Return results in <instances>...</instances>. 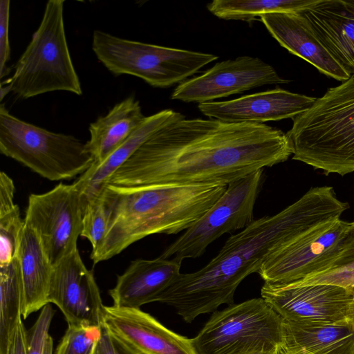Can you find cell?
Instances as JSON below:
<instances>
[{"instance_id": "cell-21", "label": "cell", "mask_w": 354, "mask_h": 354, "mask_svg": "<svg viewBox=\"0 0 354 354\" xmlns=\"http://www.w3.org/2000/svg\"><path fill=\"white\" fill-rule=\"evenodd\" d=\"M24 286L23 319L48 304L54 270L37 233L25 223L17 255Z\"/></svg>"}, {"instance_id": "cell-30", "label": "cell", "mask_w": 354, "mask_h": 354, "mask_svg": "<svg viewBox=\"0 0 354 354\" xmlns=\"http://www.w3.org/2000/svg\"><path fill=\"white\" fill-rule=\"evenodd\" d=\"M53 315L50 304L42 308L35 323L27 332V354H44Z\"/></svg>"}, {"instance_id": "cell-16", "label": "cell", "mask_w": 354, "mask_h": 354, "mask_svg": "<svg viewBox=\"0 0 354 354\" xmlns=\"http://www.w3.org/2000/svg\"><path fill=\"white\" fill-rule=\"evenodd\" d=\"M316 97L281 88L220 102L198 104V110L210 119L230 123H258L293 119L308 110Z\"/></svg>"}, {"instance_id": "cell-23", "label": "cell", "mask_w": 354, "mask_h": 354, "mask_svg": "<svg viewBox=\"0 0 354 354\" xmlns=\"http://www.w3.org/2000/svg\"><path fill=\"white\" fill-rule=\"evenodd\" d=\"M283 344L313 354H354V325L348 319L333 323L285 322Z\"/></svg>"}, {"instance_id": "cell-5", "label": "cell", "mask_w": 354, "mask_h": 354, "mask_svg": "<svg viewBox=\"0 0 354 354\" xmlns=\"http://www.w3.org/2000/svg\"><path fill=\"white\" fill-rule=\"evenodd\" d=\"M64 3H46L40 25L15 64L12 76L2 82L19 98L56 91L82 94L67 44Z\"/></svg>"}, {"instance_id": "cell-3", "label": "cell", "mask_w": 354, "mask_h": 354, "mask_svg": "<svg viewBox=\"0 0 354 354\" xmlns=\"http://www.w3.org/2000/svg\"><path fill=\"white\" fill-rule=\"evenodd\" d=\"M227 187L223 183L105 185L102 194L107 210V229L100 245L91 251V260L96 264L111 259L149 235L185 231Z\"/></svg>"}, {"instance_id": "cell-33", "label": "cell", "mask_w": 354, "mask_h": 354, "mask_svg": "<svg viewBox=\"0 0 354 354\" xmlns=\"http://www.w3.org/2000/svg\"><path fill=\"white\" fill-rule=\"evenodd\" d=\"M15 187L12 178L5 172L0 174V214L12 209Z\"/></svg>"}, {"instance_id": "cell-11", "label": "cell", "mask_w": 354, "mask_h": 354, "mask_svg": "<svg viewBox=\"0 0 354 354\" xmlns=\"http://www.w3.org/2000/svg\"><path fill=\"white\" fill-rule=\"evenodd\" d=\"M350 223H326L270 252L258 274L264 283L286 284L328 270L339 254Z\"/></svg>"}, {"instance_id": "cell-10", "label": "cell", "mask_w": 354, "mask_h": 354, "mask_svg": "<svg viewBox=\"0 0 354 354\" xmlns=\"http://www.w3.org/2000/svg\"><path fill=\"white\" fill-rule=\"evenodd\" d=\"M86 204L74 183H61L45 193L29 196L25 223L37 233L53 266L78 249Z\"/></svg>"}, {"instance_id": "cell-29", "label": "cell", "mask_w": 354, "mask_h": 354, "mask_svg": "<svg viewBox=\"0 0 354 354\" xmlns=\"http://www.w3.org/2000/svg\"><path fill=\"white\" fill-rule=\"evenodd\" d=\"M107 210L101 194L89 199L86 205L81 236L86 238L95 251L102 243L107 229Z\"/></svg>"}, {"instance_id": "cell-7", "label": "cell", "mask_w": 354, "mask_h": 354, "mask_svg": "<svg viewBox=\"0 0 354 354\" xmlns=\"http://www.w3.org/2000/svg\"><path fill=\"white\" fill-rule=\"evenodd\" d=\"M92 49L113 75H130L156 88L182 83L218 57L189 50L132 41L95 30Z\"/></svg>"}, {"instance_id": "cell-1", "label": "cell", "mask_w": 354, "mask_h": 354, "mask_svg": "<svg viewBox=\"0 0 354 354\" xmlns=\"http://www.w3.org/2000/svg\"><path fill=\"white\" fill-rule=\"evenodd\" d=\"M291 155L287 134L267 124L184 117L152 134L105 185H228Z\"/></svg>"}, {"instance_id": "cell-25", "label": "cell", "mask_w": 354, "mask_h": 354, "mask_svg": "<svg viewBox=\"0 0 354 354\" xmlns=\"http://www.w3.org/2000/svg\"><path fill=\"white\" fill-rule=\"evenodd\" d=\"M317 0H214L207 5L208 10L225 20L250 23L271 12H301Z\"/></svg>"}, {"instance_id": "cell-22", "label": "cell", "mask_w": 354, "mask_h": 354, "mask_svg": "<svg viewBox=\"0 0 354 354\" xmlns=\"http://www.w3.org/2000/svg\"><path fill=\"white\" fill-rule=\"evenodd\" d=\"M146 116L140 102L131 95L90 124V139L86 142L95 163L104 160L138 129Z\"/></svg>"}, {"instance_id": "cell-35", "label": "cell", "mask_w": 354, "mask_h": 354, "mask_svg": "<svg viewBox=\"0 0 354 354\" xmlns=\"http://www.w3.org/2000/svg\"><path fill=\"white\" fill-rule=\"evenodd\" d=\"M276 354H313V353H309L307 351L302 349V348L293 347V346H289L286 344H283L277 348Z\"/></svg>"}, {"instance_id": "cell-34", "label": "cell", "mask_w": 354, "mask_h": 354, "mask_svg": "<svg viewBox=\"0 0 354 354\" xmlns=\"http://www.w3.org/2000/svg\"><path fill=\"white\" fill-rule=\"evenodd\" d=\"M6 354H27V331L22 319L10 337Z\"/></svg>"}, {"instance_id": "cell-31", "label": "cell", "mask_w": 354, "mask_h": 354, "mask_svg": "<svg viewBox=\"0 0 354 354\" xmlns=\"http://www.w3.org/2000/svg\"><path fill=\"white\" fill-rule=\"evenodd\" d=\"M10 1H0V77L2 79L10 74L11 68L8 66L10 58L9 41V21Z\"/></svg>"}, {"instance_id": "cell-4", "label": "cell", "mask_w": 354, "mask_h": 354, "mask_svg": "<svg viewBox=\"0 0 354 354\" xmlns=\"http://www.w3.org/2000/svg\"><path fill=\"white\" fill-rule=\"evenodd\" d=\"M292 159L326 174L354 171V75L292 119Z\"/></svg>"}, {"instance_id": "cell-32", "label": "cell", "mask_w": 354, "mask_h": 354, "mask_svg": "<svg viewBox=\"0 0 354 354\" xmlns=\"http://www.w3.org/2000/svg\"><path fill=\"white\" fill-rule=\"evenodd\" d=\"M93 354H139L113 338L102 326V335Z\"/></svg>"}, {"instance_id": "cell-18", "label": "cell", "mask_w": 354, "mask_h": 354, "mask_svg": "<svg viewBox=\"0 0 354 354\" xmlns=\"http://www.w3.org/2000/svg\"><path fill=\"white\" fill-rule=\"evenodd\" d=\"M301 12L332 57L354 75V0H317Z\"/></svg>"}, {"instance_id": "cell-36", "label": "cell", "mask_w": 354, "mask_h": 354, "mask_svg": "<svg viewBox=\"0 0 354 354\" xmlns=\"http://www.w3.org/2000/svg\"><path fill=\"white\" fill-rule=\"evenodd\" d=\"M277 349H267V348H249L238 352L232 353L230 354H276Z\"/></svg>"}, {"instance_id": "cell-6", "label": "cell", "mask_w": 354, "mask_h": 354, "mask_svg": "<svg viewBox=\"0 0 354 354\" xmlns=\"http://www.w3.org/2000/svg\"><path fill=\"white\" fill-rule=\"evenodd\" d=\"M0 152L51 180L73 178L94 162L86 143L26 122L0 106Z\"/></svg>"}, {"instance_id": "cell-37", "label": "cell", "mask_w": 354, "mask_h": 354, "mask_svg": "<svg viewBox=\"0 0 354 354\" xmlns=\"http://www.w3.org/2000/svg\"><path fill=\"white\" fill-rule=\"evenodd\" d=\"M347 319L354 325V297L349 306Z\"/></svg>"}, {"instance_id": "cell-20", "label": "cell", "mask_w": 354, "mask_h": 354, "mask_svg": "<svg viewBox=\"0 0 354 354\" xmlns=\"http://www.w3.org/2000/svg\"><path fill=\"white\" fill-rule=\"evenodd\" d=\"M185 116L172 109H164L146 116L131 136L101 162H93L74 183L89 199L100 196L108 178L156 131L167 123Z\"/></svg>"}, {"instance_id": "cell-14", "label": "cell", "mask_w": 354, "mask_h": 354, "mask_svg": "<svg viewBox=\"0 0 354 354\" xmlns=\"http://www.w3.org/2000/svg\"><path fill=\"white\" fill-rule=\"evenodd\" d=\"M48 301L59 308L68 326H102L105 306L78 249L54 266Z\"/></svg>"}, {"instance_id": "cell-2", "label": "cell", "mask_w": 354, "mask_h": 354, "mask_svg": "<svg viewBox=\"0 0 354 354\" xmlns=\"http://www.w3.org/2000/svg\"><path fill=\"white\" fill-rule=\"evenodd\" d=\"M342 214V205L330 187H313L279 213L254 220L230 236L206 266L180 273L156 301L171 306L189 323L200 315L216 312L222 304L232 305L239 284L258 272L270 252Z\"/></svg>"}, {"instance_id": "cell-17", "label": "cell", "mask_w": 354, "mask_h": 354, "mask_svg": "<svg viewBox=\"0 0 354 354\" xmlns=\"http://www.w3.org/2000/svg\"><path fill=\"white\" fill-rule=\"evenodd\" d=\"M259 20L282 47L322 73L342 82L351 77L316 37L302 12H271Z\"/></svg>"}, {"instance_id": "cell-19", "label": "cell", "mask_w": 354, "mask_h": 354, "mask_svg": "<svg viewBox=\"0 0 354 354\" xmlns=\"http://www.w3.org/2000/svg\"><path fill=\"white\" fill-rule=\"evenodd\" d=\"M181 263L162 257L153 259H138L118 275L115 286L109 293L113 306L140 308L156 301L180 274Z\"/></svg>"}, {"instance_id": "cell-24", "label": "cell", "mask_w": 354, "mask_h": 354, "mask_svg": "<svg viewBox=\"0 0 354 354\" xmlns=\"http://www.w3.org/2000/svg\"><path fill=\"white\" fill-rule=\"evenodd\" d=\"M24 286L17 257L0 266V354H6L10 337L21 319Z\"/></svg>"}, {"instance_id": "cell-13", "label": "cell", "mask_w": 354, "mask_h": 354, "mask_svg": "<svg viewBox=\"0 0 354 354\" xmlns=\"http://www.w3.org/2000/svg\"><path fill=\"white\" fill-rule=\"evenodd\" d=\"M261 295L285 322L333 323L347 319L354 292L327 283L297 286L264 283Z\"/></svg>"}, {"instance_id": "cell-27", "label": "cell", "mask_w": 354, "mask_h": 354, "mask_svg": "<svg viewBox=\"0 0 354 354\" xmlns=\"http://www.w3.org/2000/svg\"><path fill=\"white\" fill-rule=\"evenodd\" d=\"M25 227L19 206L0 214V266L11 262L17 255Z\"/></svg>"}, {"instance_id": "cell-12", "label": "cell", "mask_w": 354, "mask_h": 354, "mask_svg": "<svg viewBox=\"0 0 354 354\" xmlns=\"http://www.w3.org/2000/svg\"><path fill=\"white\" fill-rule=\"evenodd\" d=\"M289 82L261 59L244 55L217 62L200 75L183 82L174 90L171 98L207 103L256 87Z\"/></svg>"}, {"instance_id": "cell-15", "label": "cell", "mask_w": 354, "mask_h": 354, "mask_svg": "<svg viewBox=\"0 0 354 354\" xmlns=\"http://www.w3.org/2000/svg\"><path fill=\"white\" fill-rule=\"evenodd\" d=\"M102 326L139 354H196L192 339L168 329L140 308L105 306Z\"/></svg>"}, {"instance_id": "cell-9", "label": "cell", "mask_w": 354, "mask_h": 354, "mask_svg": "<svg viewBox=\"0 0 354 354\" xmlns=\"http://www.w3.org/2000/svg\"><path fill=\"white\" fill-rule=\"evenodd\" d=\"M260 169L227 185L216 202L160 257L182 263L196 259L225 233L243 230L254 221V207L263 181Z\"/></svg>"}, {"instance_id": "cell-8", "label": "cell", "mask_w": 354, "mask_h": 354, "mask_svg": "<svg viewBox=\"0 0 354 354\" xmlns=\"http://www.w3.org/2000/svg\"><path fill=\"white\" fill-rule=\"evenodd\" d=\"M285 337V321L260 297L214 312L192 342L196 354H230L254 348L277 349Z\"/></svg>"}, {"instance_id": "cell-26", "label": "cell", "mask_w": 354, "mask_h": 354, "mask_svg": "<svg viewBox=\"0 0 354 354\" xmlns=\"http://www.w3.org/2000/svg\"><path fill=\"white\" fill-rule=\"evenodd\" d=\"M290 283L297 286L333 284L354 292V222L350 223L344 239L342 250L328 270Z\"/></svg>"}, {"instance_id": "cell-28", "label": "cell", "mask_w": 354, "mask_h": 354, "mask_svg": "<svg viewBox=\"0 0 354 354\" xmlns=\"http://www.w3.org/2000/svg\"><path fill=\"white\" fill-rule=\"evenodd\" d=\"M101 335L102 326H68L55 354H93Z\"/></svg>"}]
</instances>
